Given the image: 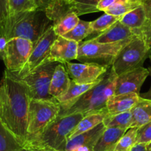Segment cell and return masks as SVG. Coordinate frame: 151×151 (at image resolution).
<instances>
[{
    "mask_svg": "<svg viewBox=\"0 0 151 151\" xmlns=\"http://www.w3.org/2000/svg\"><path fill=\"white\" fill-rule=\"evenodd\" d=\"M119 22L138 34V32L142 28L146 22V14L143 5L124 14L120 18Z\"/></svg>",
    "mask_w": 151,
    "mask_h": 151,
    "instance_id": "obj_23",
    "label": "cell"
},
{
    "mask_svg": "<svg viewBox=\"0 0 151 151\" xmlns=\"http://www.w3.org/2000/svg\"><path fill=\"white\" fill-rule=\"evenodd\" d=\"M132 113L131 127H139L151 122V99L140 96L137 104L130 110Z\"/></svg>",
    "mask_w": 151,
    "mask_h": 151,
    "instance_id": "obj_21",
    "label": "cell"
},
{
    "mask_svg": "<svg viewBox=\"0 0 151 151\" xmlns=\"http://www.w3.org/2000/svg\"><path fill=\"white\" fill-rule=\"evenodd\" d=\"M136 35L138 34L134 30L118 21L104 32L95 35L91 39L99 43H113L129 40Z\"/></svg>",
    "mask_w": 151,
    "mask_h": 151,
    "instance_id": "obj_15",
    "label": "cell"
},
{
    "mask_svg": "<svg viewBox=\"0 0 151 151\" xmlns=\"http://www.w3.org/2000/svg\"><path fill=\"white\" fill-rule=\"evenodd\" d=\"M53 23L42 9L24 11L10 17L0 36L7 40L21 37L30 40L33 45Z\"/></svg>",
    "mask_w": 151,
    "mask_h": 151,
    "instance_id": "obj_2",
    "label": "cell"
},
{
    "mask_svg": "<svg viewBox=\"0 0 151 151\" xmlns=\"http://www.w3.org/2000/svg\"><path fill=\"white\" fill-rule=\"evenodd\" d=\"M79 16L74 11H70L53 24V29L57 36H64L70 31L79 22Z\"/></svg>",
    "mask_w": 151,
    "mask_h": 151,
    "instance_id": "obj_25",
    "label": "cell"
},
{
    "mask_svg": "<svg viewBox=\"0 0 151 151\" xmlns=\"http://www.w3.org/2000/svg\"><path fill=\"white\" fill-rule=\"evenodd\" d=\"M143 0H101L97 5L98 11L119 17L142 5Z\"/></svg>",
    "mask_w": 151,
    "mask_h": 151,
    "instance_id": "obj_16",
    "label": "cell"
},
{
    "mask_svg": "<svg viewBox=\"0 0 151 151\" xmlns=\"http://www.w3.org/2000/svg\"><path fill=\"white\" fill-rule=\"evenodd\" d=\"M148 76L149 71L143 66L118 76L114 95L131 93L139 95L141 88Z\"/></svg>",
    "mask_w": 151,
    "mask_h": 151,
    "instance_id": "obj_12",
    "label": "cell"
},
{
    "mask_svg": "<svg viewBox=\"0 0 151 151\" xmlns=\"http://www.w3.org/2000/svg\"><path fill=\"white\" fill-rule=\"evenodd\" d=\"M91 22L79 20L78 23L70 31L67 33L63 37L66 38L68 40H73L76 42L79 43L83 41L85 39L93 34V31L91 28Z\"/></svg>",
    "mask_w": 151,
    "mask_h": 151,
    "instance_id": "obj_27",
    "label": "cell"
},
{
    "mask_svg": "<svg viewBox=\"0 0 151 151\" xmlns=\"http://www.w3.org/2000/svg\"><path fill=\"white\" fill-rule=\"evenodd\" d=\"M9 16V0H0V30L5 26Z\"/></svg>",
    "mask_w": 151,
    "mask_h": 151,
    "instance_id": "obj_34",
    "label": "cell"
},
{
    "mask_svg": "<svg viewBox=\"0 0 151 151\" xmlns=\"http://www.w3.org/2000/svg\"><path fill=\"white\" fill-rule=\"evenodd\" d=\"M116 79V74L111 66L109 67L96 85L88 90L68 110L59 113V116L82 113L85 116L91 113L107 110L106 104L107 100L115 94Z\"/></svg>",
    "mask_w": 151,
    "mask_h": 151,
    "instance_id": "obj_3",
    "label": "cell"
},
{
    "mask_svg": "<svg viewBox=\"0 0 151 151\" xmlns=\"http://www.w3.org/2000/svg\"><path fill=\"white\" fill-rule=\"evenodd\" d=\"M51 1L52 0H33V2L36 5L37 9L45 10V8Z\"/></svg>",
    "mask_w": 151,
    "mask_h": 151,
    "instance_id": "obj_36",
    "label": "cell"
},
{
    "mask_svg": "<svg viewBox=\"0 0 151 151\" xmlns=\"http://www.w3.org/2000/svg\"><path fill=\"white\" fill-rule=\"evenodd\" d=\"M147 151H151V142L147 145Z\"/></svg>",
    "mask_w": 151,
    "mask_h": 151,
    "instance_id": "obj_39",
    "label": "cell"
},
{
    "mask_svg": "<svg viewBox=\"0 0 151 151\" xmlns=\"http://www.w3.org/2000/svg\"><path fill=\"white\" fill-rule=\"evenodd\" d=\"M137 127L129 128L124 135L120 138L114 151H130L136 144Z\"/></svg>",
    "mask_w": 151,
    "mask_h": 151,
    "instance_id": "obj_30",
    "label": "cell"
},
{
    "mask_svg": "<svg viewBox=\"0 0 151 151\" xmlns=\"http://www.w3.org/2000/svg\"><path fill=\"white\" fill-rule=\"evenodd\" d=\"M31 99L25 83L5 69L0 80V121L23 147L28 139L27 115Z\"/></svg>",
    "mask_w": 151,
    "mask_h": 151,
    "instance_id": "obj_1",
    "label": "cell"
},
{
    "mask_svg": "<svg viewBox=\"0 0 151 151\" xmlns=\"http://www.w3.org/2000/svg\"><path fill=\"white\" fill-rule=\"evenodd\" d=\"M57 37L53 25H51L33 45L28 60L22 70L18 73L13 74L18 79H21L47 59L50 47Z\"/></svg>",
    "mask_w": 151,
    "mask_h": 151,
    "instance_id": "obj_10",
    "label": "cell"
},
{
    "mask_svg": "<svg viewBox=\"0 0 151 151\" xmlns=\"http://www.w3.org/2000/svg\"><path fill=\"white\" fill-rule=\"evenodd\" d=\"M59 62L46 59L40 65L21 78L28 87L31 98L34 99H54L49 93L50 82Z\"/></svg>",
    "mask_w": 151,
    "mask_h": 151,
    "instance_id": "obj_8",
    "label": "cell"
},
{
    "mask_svg": "<svg viewBox=\"0 0 151 151\" xmlns=\"http://www.w3.org/2000/svg\"><path fill=\"white\" fill-rule=\"evenodd\" d=\"M59 113L60 105L55 99H31L27 115L28 139L41 133L59 116Z\"/></svg>",
    "mask_w": 151,
    "mask_h": 151,
    "instance_id": "obj_7",
    "label": "cell"
},
{
    "mask_svg": "<svg viewBox=\"0 0 151 151\" xmlns=\"http://www.w3.org/2000/svg\"><path fill=\"white\" fill-rule=\"evenodd\" d=\"M83 117L82 113L59 116L41 133L28 139L24 147L65 151L70 134Z\"/></svg>",
    "mask_w": 151,
    "mask_h": 151,
    "instance_id": "obj_4",
    "label": "cell"
},
{
    "mask_svg": "<svg viewBox=\"0 0 151 151\" xmlns=\"http://www.w3.org/2000/svg\"><path fill=\"white\" fill-rule=\"evenodd\" d=\"M8 44V40L3 36H0V60H2L5 55V50Z\"/></svg>",
    "mask_w": 151,
    "mask_h": 151,
    "instance_id": "obj_35",
    "label": "cell"
},
{
    "mask_svg": "<svg viewBox=\"0 0 151 151\" xmlns=\"http://www.w3.org/2000/svg\"><path fill=\"white\" fill-rule=\"evenodd\" d=\"M30 150H32L33 151H53V150H45V149H40V148H33V149H30Z\"/></svg>",
    "mask_w": 151,
    "mask_h": 151,
    "instance_id": "obj_38",
    "label": "cell"
},
{
    "mask_svg": "<svg viewBox=\"0 0 151 151\" xmlns=\"http://www.w3.org/2000/svg\"><path fill=\"white\" fill-rule=\"evenodd\" d=\"M119 17L112 16L104 13L102 16L99 17L94 21L91 22V28L93 31V34L101 33L111 27L114 23L119 21ZM91 34V35H93Z\"/></svg>",
    "mask_w": 151,
    "mask_h": 151,
    "instance_id": "obj_29",
    "label": "cell"
},
{
    "mask_svg": "<svg viewBox=\"0 0 151 151\" xmlns=\"http://www.w3.org/2000/svg\"><path fill=\"white\" fill-rule=\"evenodd\" d=\"M127 130L120 127L106 128L97 141L93 151H114L119 140Z\"/></svg>",
    "mask_w": 151,
    "mask_h": 151,
    "instance_id": "obj_20",
    "label": "cell"
},
{
    "mask_svg": "<svg viewBox=\"0 0 151 151\" xmlns=\"http://www.w3.org/2000/svg\"><path fill=\"white\" fill-rule=\"evenodd\" d=\"M106 128L109 127H120L128 130L132 124L131 111L119 113L116 115H107L103 121Z\"/></svg>",
    "mask_w": 151,
    "mask_h": 151,
    "instance_id": "obj_26",
    "label": "cell"
},
{
    "mask_svg": "<svg viewBox=\"0 0 151 151\" xmlns=\"http://www.w3.org/2000/svg\"><path fill=\"white\" fill-rule=\"evenodd\" d=\"M22 145L0 121V151H19Z\"/></svg>",
    "mask_w": 151,
    "mask_h": 151,
    "instance_id": "obj_24",
    "label": "cell"
},
{
    "mask_svg": "<svg viewBox=\"0 0 151 151\" xmlns=\"http://www.w3.org/2000/svg\"><path fill=\"white\" fill-rule=\"evenodd\" d=\"M151 142V122L138 128L136 144Z\"/></svg>",
    "mask_w": 151,
    "mask_h": 151,
    "instance_id": "obj_33",
    "label": "cell"
},
{
    "mask_svg": "<svg viewBox=\"0 0 151 151\" xmlns=\"http://www.w3.org/2000/svg\"><path fill=\"white\" fill-rule=\"evenodd\" d=\"M151 54V47L145 38L136 35L122 48L112 65V69L116 76L127 71L142 67L147 58Z\"/></svg>",
    "mask_w": 151,
    "mask_h": 151,
    "instance_id": "obj_6",
    "label": "cell"
},
{
    "mask_svg": "<svg viewBox=\"0 0 151 151\" xmlns=\"http://www.w3.org/2000/svg\"><path fill=\"white\" fill-rule=\"evenodd\" d=\"M149 58H150V66L147 68V70H148V71H149V75L151 76V54L150 55ZM140 96L142 97V98H144V99H151V85H150V89L148 90V91H147L146 93H143L142 96Z\"/></svg>",
    "mask_w": 151,
    "mask_h": 151,
    "instance_id": "obj_37",
    "label": "cell"
},
{
    "mask_svg": "<svg viewBox=\"0 0 151 151\" xmlns=\"http://www.w3.org/2000/svg\"><path fill=\"white\" fill-rule=\"evenodd\" d=\"M140 99V95L136 93H124L113 95L107 101V115H116L119 113L130 111L137 104Z\"/></svg>",
    "mask_w": 151,
    "mask_h": 151,
    "instance_id": "obj_17",
    "label": "cell"
},
{
    "mask_svg": "<svg viewBox=\"0 0 151 151\" xmlns=\"http://www.w3.org/2000/svg\"><path fill=\"white\" fill-rule=\"evenodd\" d=\"M107 114H108L107 110H104V111L91 113V114H88V115L84 116L78 123L77 125L76 126L74 130L71 132L68 140L76 137L78 135L82 134L85 132L92 130L93 128L98 126L99 124L103 122L104 118Z\"/></svg>",
    "mask_w": 151,
    "mask_h": 151,
    "instance_id": "obj_22",
    "label": "cell"
},
{
    "mask_svg": "<svg viewBox=\"0 0 151 151\" xmlns=\"http://www.w3.org/2000/svg\"><path fill=\"white\" fill-rule=\"evenodd\" d=\"M66 1H68V2H72V1H74V0H66Z\"/></svg>",
    "mask_w": 151,
    "mask_h": 151,
    "instance_id": "obj_41",
    "label": "cell"
},
{
    "mask_svg": "<svg viewBox=\"0 0 151 151\" xmlns=\"http://www.w3.org/2000/svg\"><path fill=\"white\" fill-rule=\"evenodd\" d=\"M71 79L63 64L59 63L55 69L50 82L49 93L56 99L63 95L70 87Z\"/></svg>",
    "mask_w": 151,
    "mask_h": 151,
    "instance_id": "obj_19",
    "label": "cell"
},
{
    "mask_svg": "<svg viewBox=\"0 0 151 151\" xmlns=\"http://www.w3.org/2000/svg\"><path fill=\"white\" fill-rule=\"evenodd\" d=\"M63 65L71 80L78 84L93 83L101 77L109 68L95 64L73 63L70 62Z\"/></svg>",
    "mask_w": 151,
    "mask_h": 151,
    "instance_id": "obj_11",
    "label": "cell"
},
{
    "mask_svg": "<svg viewBox=\"0 0 151 151\" xmlns=\"http://www.w3.org/2000/svg\"><path fill=\"white\" fill-rule=\"evenodd\" d=\"M131 39L113 43H99L92 39L82 41L79 43L76 60L81 63L110 67L122 48Z\"/></svg>",
    "mask_w": 151,
    "mask_h": 151,
    "instance_id": "obj_5",
    "label": "cell"
},
{
    "mask_svg": "<svg viewBox=\"0 0 151 151\" xmlns=\"http://www.w3.org/2000/svg\"><path fill=\"white\" fill-rule=\"evenodd\" d=\"M79 43L58 36L50 47L47 59L61 64L77 59Z\"/></svg>",
    "mask_w": 151,
    "mask_h": 151,
    "instance_id": "obj_13",
    "label": "cell"
},
{
    "mask_svg": "<svg viewBox=\"0 0 151 151\" xmlns=\"http://www.w3.org/2000/svg\"><path fill=\"white\" fill-rule=\"evenodd\" d=\"M33 47V43L27 39L17 37L8 41L2 59L6 70L12 73H18L27 63Z\"/></svg>",
    "mask_w": 151,
    "mask_h": 151,
    "instance_id": "obj_9",
    "label": "cell"
},
{
    "mask_svg": "<svg viewBox=\"0 0 151 151\" xmlns=\"http://www.w3.org/2000/svg\"><path fill=\"white\" fill-rule=\"evenodd\" d=\"M101 0H74L70 2L73 11L78 16L99 12L96 7Z\"/></svg>",
    "mask_w": 151,
    "mask_h": 151,
    "instance_id": "obj_28",
    "label": "cell"
},
{
    "mask_svg": "<svg viewBox=\"0 0 151 151\" xmlns=\"http://www.w3.org/2000/svg\"><path fill=\"white\" fill-rule=\"evenodd\" d=\"M19 151H33V150H30V149H28V148L23 147V148H22L21 150H19Z\"/></svg>",
    "mask_w": 151,
    "mask_h": 151,
    "instance_id": "obj_40",
    "label": "cell"
},
{
    "mask_svg": "<svg viewBox=\"0 0 151 151\" xmlns=\"http://www.w3.org/2000/svg\"><path fill=\"white\" fill-rule=\"evenodd\" d=\"M101 77L95 82L91 84H78L74 81L71 80L68 91L63 95L55 99L60 105V113H59L68 110L79 97L82 96L88 90L91 89L95 85H96L99 82Z\"/></svg>",
    "mask_w": 151,
    "mask_h": 151,
    "instance_id": "obj_18",
    "label": "cell"
},
{
    "mask_svg": "<svg viewBox=\"0 0 151 151\" xmlns=\"http://www.w3.org/2000/svg\"><path fill=\"white\" fill-rule=\"evenodd\" d=\"M142 5L146 14V22L142 28L138 32V34L143 36L145 40V38L151 33V0H143Z\"/></svg>",
    "mask_w": 151,
    "mask_h": 151,
    "instance_id": "obj_32",
    "label": "cell"
},
{
    "mask_svg": "<svg viewBox=\"0 0 151 151\" xmlns=\"http://www.w3.org/2000/svg\"><path fill=\"white\" fill-rule=\"evenodd\" d=\"M37 9L33 0H9L10 17L24 11Z\"/></svg>",
    "mask_w": 151,
    "mask_h": 151,
    "instance_id": "obj_31",
    "label": "cell"
},
{
    "mask_svg": "<svg viewBox=\"0 0 151 151\" xmlns=\"http://www.w3.org/2000/svg\"><path fill=\"white\" fill-rule=\"evenodd\" d=\"M106 129L102 123L68 140L65 151H93L97 141Z\"/></svg>",
    "mask_w": 151,
    "mask_h": 151,
    "instance_id": "obj_14",
    "label": "cell"
}]
</instances>
